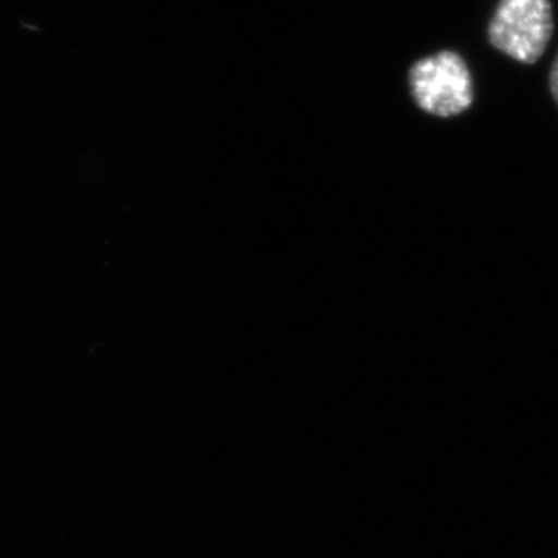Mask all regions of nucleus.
Segmentation results:
<instances>
[{
    "label": "nucleus",
    "mask_w": 558,
    "mask_h": 558,
    "mask_svg": "<svg viewBox=\"0 0 558 558\" xmlns=\"http://www.w3.org/2000/svg\"><path fill=\"white\" fill-rule=\"evenodd\" d=\"M409 84L415 106L437 119L464 113L473 102L472 73L456 51H439L415 62Z\"/></svg>",
    "instance_id": "f257e3e1"
},
{
    "label": "nucleus",
    "mask_w": 558,
    "mask_h": 558,
    "mask_svg": "<svg viewBox=\"0 0 558 558\" xmlns=\"http://www.w3.org/2000/svg\"><path fill=\"white\" fill-rule=\"evenodd\" d=\"M549 87H551V93H554V98L558 104V54L554 68H551V75H549Z\"/></svg>",
    "instance_id": "7ed1b4c3"
},
{
    "label": "nucleus",
    "mask_w": 558,
    "mask_h": 558,
    "mask_svg": "<svg viewBox=\"0 0 558 558\" xmlns=\"http://www.w3.org/2000/svg\"><path fill=\"white\" fill-rule=\"evenodd\" d=\"M551 35V0H500L488 26L492 46L524 64L543 57Z\"/></svg>",
    "instance_id": "f03ea898"
}]
</instances>
